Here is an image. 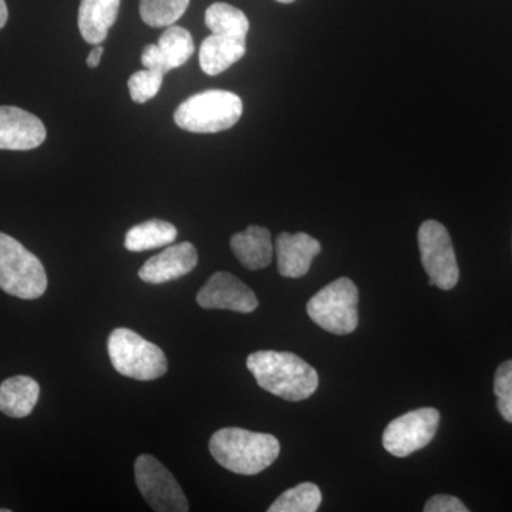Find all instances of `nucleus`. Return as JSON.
Listing matches in <instances>:
<instances>
[{"instance_id": "23", "label": "nucleus", "mask_w": 512, "mask_h": 512, "mask_svg": "<svg viewBox=\"0 0 512 512\" xmlns=\"http://www.w3.org/2000/svg\"><path fill=\"white\" fill-rule=\"evenodd\" d=\"M164 74L154 72V70H140L128 79V90H130L131 100L137 104H144L160 92L163 86Z\"/></svg>"}, {"instance_id": "29", "label": "nucleus", "mask_w": 512, "mask_h": 512, "mask_svg": "<svg viewBox=\"0 0 512 512\" xmlns=\"http://www.w3.org/2000/svg\"><path fill=\"white\" fill-rule=\"evenodd\" d=\"M276 2H279V3H286V5H288V3L295 2V0H276Z\"/></svg>"}, {"instance_id": "17", "label": "nucleus", "mask_w": 512, "mask_h": 512, "mask_svg": "<svg viewBox=\"0 0 512 512\" xmlns=\"http://www.w3.org/2000/svg\"><path fill=\"white\" fill-rule=\"evenodd\" d=\"M40 386L29 376H15L0 384V412L13 419L28 417L35 409Z\"/></svg>"}, {"instance_id": "15", "label": "nucleus", "mask_w": 512, "mask_h": 512, "mask_svg": "<svg viewBox=\"0 0 512 512\" xmlns=\"http://www.w3.org/2000/svg\"><path fill=\"white\" fill-rule=\"evenodd\" d=\"M231 249L239 262L251 271L264 269L274 256L271 232L259 225H251L231 238Z\"/></svg>"}, {"instance_id": "3", "label": "nucleus", "mask_w": 512, "mask_h": 512, "mask_svg": "<svg viewBox=\"0 0 512 512\" xmlns=\"http://www.w3.org/2000/svg\"><path fill=\"white\" fill-rule=\"evenodd\" d=\"M242 100L227 90H207L188 97L178 106L174 121L185 131L198 134L229 130L242 116Z\"/></svg>"}, {"instance_id": "30", "label": "nucleus", "mask_w": 512, "mask_h": 512, "mask_svg": "<svg viewBox=\"0 0 512 512\" xmlns=\"http://www.w3.org/2000/svg\"><path fill=\"white\" fill-rule=\"evenodd\" d=\"M0 512H10V510H6L5 508V510H0Z\"/></svg>"}, {"instance_id": "24", "label": "nucleus", "mask_w": 512, "mask_h": 512, "mask_svg": "<svg viewBox=\"0 0 512 512\" xmlns=\"http://www.w3.org/2000/svg\"><path fill=\"white\" fill-rule=\"evenodd\" d=\"M494 393L498 412L505 421L512 423V359L504 362L495 372Z\"/></svg>"}, {"instance_id": "6", "label": "nucleus", "mask_w": 512, "mask_h": 512, "mask_svg": "<svg viewBox=\"0 0 512 512\" xmlns=\"http://www.w3.org/2000/svg\"><path fill=\"white\" fill-rule=\"evenodd\" d=\"M359 291L352 279L339 278L320 289L306 305L309 318L326 332L345 336L359 325Z\"/></svg>"}, {"instance_id": "12", "label": "nucleus", "mask_w": 512, "mask_h": 512, "mask_svg": "<svg viewBox=\"0 0 512 512\" xmlns=\"http://www.w3.org/2000/svg\"><path fill=\"white\" fill-rule=\"evenodd\" d=\"M197 264V249L191 242H181L148 259L138 276L147 284H165L190 274Z\"/></svg>"}, {"instance_id": "7", "label": "nucleus", "mask_w": 512, "mask_h": 512, "mask_svg": "<svg viewBox=\"0 0 512 512\" xmlns=\"http://www.w3.org/2000/svg\"><path fill=\"white\" fill-rule=\"evenodd\" d=\"M419 248L429 285L451 291L458 284L460 269L446 227L434 220L423 222L419 229Z\"/></svg>"}, {"instance_id": "21", "label": "nucleus", "mask_w": 512, "mask_h": 512, "mask_svg": "<svg viewBox=\"0 0 512 512\" xmlns=\"http://www.w3.org/2000/svg\"><path fill=\"white\" fill-rule=\"evenodd\" d=\"M322 503V493L313 483H302L289 488L276 498L268 508L269 512H315Z\"/></svg>"}, {"instance_id": "11", "label": "nucleus", "mask_w": 512, "mask_h": 512, "mask_svg": "<svg viewBox=\"0 0 512 512\" xmlns=\"http://www.w3.org/2000/svg\"><path fill=\"white\" fill-rule=\"evenodd\" d=\"M46 127L39 117L15 106H0V150L29 151L42 146Z\"/></svg>"}, {"instance_id": "22", "label": "nucleus", "mask_w": 512, "mask_h": 512, "mask_svg": "<svg viewBox=\"0 0 512 512\" xmlns=\"http://www.w3.org/2000/svg\"><path fill=\"white\" fill-rule=\"evenodd\" d=\"M190 0H140V15L151 28H168L183 18Z\"/></svg>"}, {"instance_id": "4", "label": "nucleus", "mask_w": 512, "mask_h": 512, "mask_svg": "<svg viewBox=\"0 0 512 512\" xmlns=\"http://www.w3.org/2000/svg\"><path fill=\"white\" fill-rule=\"evenodd\" d=\"M0 289L19 299L40 298L47 289L45 266L18 239L0 232Z\"/></svg>"}, {"instance_id": "9", "label": "nucleus", "mask_w": 512, "mask_h": 512, "mask_svg": "<svg viewBox=\"0 0 512 512\" xmlns=\"http://www.w3.org/2000/svg\"><path fill=\"white\" fill-rule=\"evenodd\" d=\"M439 410L433 407L413 410L394 419L383 433V446L394 457H407L426 446L436 436Z\"/></svg>"}, {"instance_id": "2", "label": "nucleus", "mask_w": 512, "mask_h": 512, "mask_svg": "<svg viewBox=\"0 0 512 512\" xmlns=\"http://www.w3.org/2000/svg\"><path fill=\"white\" fill-rule=\"evenodd\" d=\"M210 451L214 460L231 473L255 476L275 463L281 444L272 434L227 427L211 437Z\"/></svg>"}, {"instance_id": "25", "label": "nucleus", "mask_w": 512, "mask_h": 512, "mask_svg": "<svg viewBox=\"0 0 512 512\" xmlns=\"http://www.w3.org/2000/svg\"><path fill=\"white\" fill-rule=\"evenodd\" d=\"M426 512H468V508L463 501L458 500L453 495H436L427 501Z\"/></svg>"}, {"instance_id": "20", "label": "nucleus", "mask_w": 512, "mask_h": 512, "mask_svg": "<svg viewBox=\"0 0 512 512\" xmlns=\"http://www.w3.org/2000/svg\"><path fill=\"white\" fill-rule=\"evenodd\" d=\"M158 50L167 72L178 69L191 59L195 52L191 33L181 26H168L158 39Z\"/></svg>"}, {"instance_id": "18", "label": "nucleus", "mask_w": 512, "mask_h": 512, "mask_svg": "<svg viewBox=\"0 0 512 512\" xmlns=\"http://www.w3.org/2000/svg\"><path fill=\"white\" fill-rule=\"evenodd\" d=\"M177 234V228L170 222L150 220L136 225L127 232L124 247L130 252L150 251L173 244Z\"/></svg>"}, {"instance_id": "27", "label": "nucleus", "mask_w": 512, "mask_h": 512, "mask_svg": "<svg viewBox=\"0 0 512 512\" xmlns=\"http://www.w3.org/2000/svg\"><path fill=\"white\" fill-rule=\"evenodd\" d=\"M103 53V46L97 45L96 47H94L92 52H90L89 57H87V66H89L90 69H96V67H99L101 57H103Z\"/></svg>"}, {"instance_id": "26", "label": "nucleus", "mask_w": 512, "mask_h": 512, "mask_svg": "<svg viewBox=\"0 0 512 512\" xmlns=\"http://www.w3.org/2000/svg\"><path fill=\"white\" fill-rule=\"evenodd\" d=\"M141 63L144 69L154 70L161 74H167L163 59H161L160 50L157 45H148L144 47L143 55H141Z\"/></svg>"}, {"instance_id": "1", "label": "nucleus", "mask_w": 512, "mask_h": 512, "mask_svg": "<svg viewBox=\"0 0 512 512\" xmlns=\"http://www.w3.org/2000/svg\"><path fill=\"white\" fill-rule=\"evenodd\" d=\"M247 366L259 387L286 402L309 399L319 386L318 372L295 353L259 350L248 356Z\"/></svg>"}, {"instance_id": "10", "label": "nucleus", "mask_w": 512, "mask_h": 512, "mask_svg": "<svg viewBox=\"0 0 512 512\" xmlns=\"http://www.w3.org/2000/svg\"><path fill=\"white\" fill-rule=\"evenodd\" d=\"M197 302L204 309H227L251 313L258 308V298L249 286L229 272H217L198 292Z\"/></svg>"}, {"instance_id": "16", "label": "nucleus", "mask_w": 512, "mask_h": 512, "mask_svg": "<svg viewBox=\"0 0 512 512\" xmlns=\"http://www.w3.org/2000/svg\"><path fill=\"white\" fill-rule=\"evenodd\" d=\"M247 53V39L214 35L211 33L202 42L200 66L208 76H217L239 62Z\"/></svg>"}, {"instance_id": "28", "label": "nucleus", "mask_w": 512, "mask_h": 512, "mask_svg": "<svg viewBox=\"0 0 512 512\" xmlns=\"http://www.w3.org/2000/svg\"><path fill=\"white\" fill-rule=\"evenodd\" d=\"M8 19H9L8 5H6L5 0H0V29L5 28L6 23H8Z\"/></svg>"}, {"instance_id": "13", "label": "nucleus", "mask_w": 512, "mask_h": 512, "mask_svg": "<svg viewBox=\"0 0 512 512\" xmlns=\"http://www.w3.org/2000/svg\"><path fill=\"white\" fill-rule=\"evenodd\" d=\"M320 251H322L320 242L311 235L305 232H298V234L282 232L276 238L279 274L285 278H302L308 274L313 259L320 254Z\"/></svg>"}, {"instance_id": "14", "label": "nucleus", "mask_w": 512, "mask_h": 512, "mask_svg": "<svg viewBox=\"0 0 512 512\" xmlns=\"http://www.w3.org/2000/svg\"><path fill=\"white\" fill-rule=\"evenodd\" d=\"M121 0H82L79 8L80 33L90 45H100L119 16Z\"/></svg>"}, {"instance_id": "5", "label": "nucleus", "mask_w": 512, "mask_h": 512, "mask_svg": "<svg viewBox=\"0 0 512 512\" xmlns=\"http://www.w3.org/2000/svg\"><path fill=\"white\" fill-rule=\"evenodd\" d=\"M111 365L120 375L148 382L164 376L167 357L154 343L141 338L134 330L119 328L109 338Z\"/></svg>"}, {"instance_id": "8", "label": "nucleus", "mask_w": 512, "mask_h": 512, "mask_svg": "<svg viewBox=\"0 0 512 512\" xmlns=\"http://www.w3.org/2000/svg\"><path fill=\"white\" fill-rule=\"evenodd\" d=\"M138 490L157 512H187V498L173 474L150 454H141L134 464Z\"/></svg>"}, {"instance_id": "19", "label": "nucleus", "mask_w": 512, "mask_h": 512, "mask_svg": "<svg viewBox=\"0 0 512 512\" xmlns=\"http://www.w3.org/2000/svg\"><path fill=\"white\" fill-rule=\"evenodd\" d=\"M205 25L214 35L247 39L249 20L245 13L228 3H212L205 12Z\"/></svg>"}]
</instances>
